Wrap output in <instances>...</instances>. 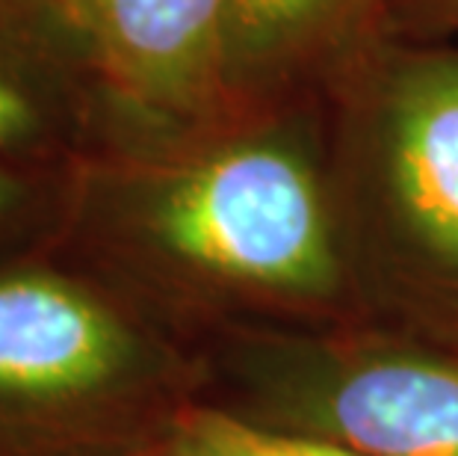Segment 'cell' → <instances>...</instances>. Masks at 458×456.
Listing matches in <instances>:
<instances>
[{"label":"cell","mask_w":458,"mask_h":456,"mask_svg":"<svg viewBox=\"0 0 458 456\" xmlns=\"http://www.w3.org/2000/svg\"><path fill=\"white\" fill-rule=\"evenodd\" d=\"M104 128L154 145L196 133L231 92L228 0H72Z\"/></svg>","instance_id":"cell-3"},{"label":"cell","mask_w":458,"mask_h":456,"mask_svg":"<svg viewBox=\"0 0 458 456\" xmlns=\"http://www.w3.org/2000/svg\"><path fill=\"white\" fill-rule=\"evenodd\" d=\"M385 99V169L405 228L458 270V51L403 63Z\"/></svg>","instance_id":"cell-4"},{"label":"cell","mask_w":458,"mask_h":456,"mask_svg":"<svg viewBox=\"0 0 458 456\" xmlns=\"http://www.w3.org/2000/svg\"><path fill=\"white\" fill-rule=\"evenodd\" d=\"M181 285L323 294L337 255L314 169L267 137L124 149L77 169L65 235Z\"/></svg>","instance_id":"cell-1"},{"label":"cell","mask_w":458,"mask_h":456,"mask_svg":"<svg viewBox=\"0 0 458 456\" xmlns=\"http://www.w3.org/2000/svg\"><path fill=\"white\" fill-rule=\"evenodd\" d=\"M77 169L0 160V264L60 244L72 217Z\"/></svg>","instance_id":"cell-8"},{"label":"cell","mask_w":458,"mask_h":456,"mask_svg":"<svg viewBox=\"0 0 458 456\" xmlns=\"http://www.w3.org/2000/svg\"><path fill=\"white\" fill-rule=\"evenodd\" d=\"M326 426L364 456H458V371L391 358L335 383Z\"/></svg>","instance_id":"cell-6"},{"label":"cell","mask_w":458,"mask_h":456,"mask_svg":"<svg viewBox=\"0 0 458 456\" xmlns=\"http://www.w3.org/2000/svg\"><path fill=\"white\" fill-rule=\"evenodd\" d=\"M157 456H364L346 444L267 433L219 409L187 406L174 418Z\"/></svg>","instance_id":"cell-9"},{"label":"cell","mask_w":458,"mask_h":456,"mask_svg":"<svg viewBox=\"0 0 458 456\" xmlns=\"http://www.w3.org/2000/svg\"><path fill=\"white\" fill-rule=\"evenodd\" d=\"M92 125L104 104L83 47L0 6V160L77 169Z\"/></svg>","instance_id":"cell-5"},{"label":"cell","mask_w":458,"mask_h":456,"mask_svg":"<svg viewBox=\"0 0 458 456\" xmlns=\"http://www.w3.org/2000/svg\"><path fill=\"white\" fill-rule=\"evenodd\" d=\"M403 15L423 30H458V0H396Z\"/></svg>","instance_id":"cell-11"},{"label":"cell","mask_w":458,"mask_h":456,"mask_svg":"<svg viewBox=\"0 0 458 456\" xmlns=\"http://www.w3.org/2000/svg\"><path fill=\"white\" fill-rule=\"evenodd\" d=\"M0 6L9 9V13L30 18V22H36V24L51 27V30H56V33L72 36L74 42L83 47L81 36H77V27L72 22V0H0ZM86 60H89V56H86Z\"/></svg>","instance_id":"cell-10"},{"label":"cell","mask_w":458,"mask_h":456,"mask_svg":"<svg viewBox=\"0 0 458 456\" xmlns=\"http://www.w3.org/2000/svg\"><path fill=\"white\" fill-rule=\"evenodd\" d=\"M364 0H228L231 90L335 36Z\"/></svg>","instance_id":"cell-7"},{"label":"cell","mask_w":458,"mask_h":456,"mask_svg":"<svg viewBox=\"0 0 458 456\" xmlns=\"http://www.w3.org/2000/svg\"><path fill=\"white\" fill-rule=\"evenodd\" d=\"M157 344L60 244L0 264V456H89L145 412Z\"/></svg>","instance_id":"cell-2"}]
</instances>
